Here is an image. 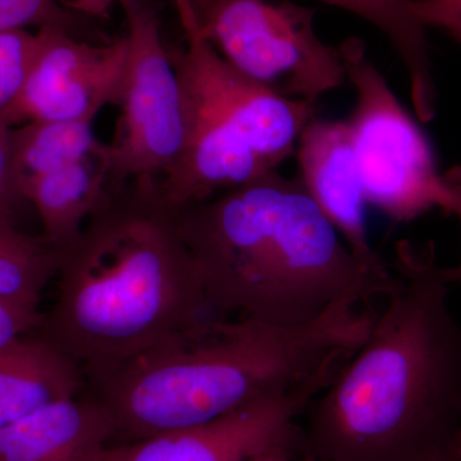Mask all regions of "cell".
Instances as JSON below:
<instances>
[{"mask_svg":"<svg viewBox=\"0 0 461 461\" xmlns=\"http://www.w3.org/2000/svg\"><path fill=\"white\" fill-rule=\"evenodd\" d=\"M364 344L306 409L300 456L427 461L461 448V324L433 244L396 245Z\"/></svg>","mask_w":461,"mask_h":461,"instance_id":"cell-1","label":"cell"},{"mask_svg":"<svg viewBox=\"0 0 461 461\" xmlns=\"http://www.w3.org/2000/svg\"><path fill=\"white\" fill-rule=\"evenodd\" d=\"M375 317L348 300L293 326L212 314L173 330L91 384L113 415L112 445L199 426L266 397L321 393Z\"/></svg>","mask_w":461,"mask_h":461,"instance_id":"cell-2","label":"cell"},{"mask_svg":"<svg viewBox=\"0 0 461 461\" xmlns=\"http://www.w3.org/2000/svg\"><path fill=\"white\" fill-rule=\"evenodd\" d=\"M175 213L214 315L293 326L393 286V267L355 256L299 178L272 172Z\"/></svg>","mask_w":461,"mask_h":461,"instance_id":"cell-3","label":"cell"},{"mask_svg":"<svg viewBox=\"0 0 461 461\" xmlns=\"http://www.w3.org/2000/svg\"><path fill=\"white\" fill-rule=\"evenodd\" d=\"M56 277V303L39 332L90 384L171 330L213 314L157 182L109 190L80 235L58 250Z\"/></svg>","mask_w":461,"mask_h":461,"instance_id":"cell-4","label":"cell"},{"mask_svg":"<svg viewBox=\"0 0 461 461\" xmlns=\"http://www.w3.org/2000/svg\"><path fill=\"white\" fill-rule=\"evenodd\" d=\"M184 47L171 54L184 103L180 157L163 180L187 205L259 180L295 154L317 104L282 96L241 74L200 29L190 0H172Z\"/></svg>","mask_w":461,"mask_h":461,"instance_id":"cell-5","label":"cell"},{"mask_svg":"<svg viewBox=\"0 0 461 461\" xmlns=\"http://www.w3.org/2000/svg\"><path fill=\"white\" fill-rule=\"evenodd\" d=\"M339 48L346 81L357 95L348 123L366 204L399 223L433 209L456 214L461 168L438 171L426 133L372 62L362 39L350 36Z\"/></svg>","mask_w":461,"mask_h":461,"instance_id":"cell-6","label":"cell"},{"mask_svg":"<svg viewBox=\"0 0 461 461\" xmlns=\"http://www.w3.org/2000/svg\"><path fill=\"white\" fill-rule=\"evenodd\" d=\"M190 2L206 39L251 80L313 104L344 86L341 51L318 35L314 8L293 0Z\"/></svg>","mask_w":461,"mask_h":461,"instance_id":"cell-7","label":"cell"},{"mask_svg":"<svg viewBox=\"0 0 461 461\" xmlns=\"http://www.w3.org/2000/svg\"><path fill=\"white\" fill-rule=\"evenodd\" d=\"M126 17L127 57L113 102L120 108L107 145L108 187L162 180L180 157L184 103L172 56L153 9L120 0Z\"/></svg>","mask_w":461,"mask_h":461,"instance_id":"cell-8","label":"cell"},{"mask_svg":"<svg viewBox=\"0 0 461 461\" xmlns=\"http://www.w3.org/2000/svg\"><path fill=\"white\" fill-rule=\"evenodd\" d=\"M320 391L266 397L187 429L105 446L89 461H248L263 455L300 456V420Z\"/></svg>","mask_w":461,"mask_h":461,"instance_id":"cell-9","label":"cell"},{"mask_svg":"<svg viewBox=\"0 0 461 461\" xmlns=\"http://www.w3.org/2000/svg\"><path fill=\"white\" fill-rule=\"evenodd\" d=\"M126 57V38L93 45L71 38L65 27H41L25 83L0 115L12 127L95 120L113 102Z\"/></svg>","mask_w":461,"mask_h":461,"instance_id":"cell-10","label":"cell"},{"mask_svg":"<svg viewBox=\"0 0 461 461\" xmlns=\"http://www.w3.org/2000/svg\"><path fill=\"white\" fill-rule=\"evenodd\" d=\"M295 154L297 178L345 244L373 268H390L391 262L379 256L369 241L366 200L348 121L315 117L300 135Z\"/></svg>","mask_w":461,"mask_h":461,"instance_id":"cell-11","label":"cell"},{"mask_svg":"<svg viewBox=\"0 0 461 461\" xmlns=\"http://www.w3.org/2000/svg\"><path fill=\"white\" fill-rule=\"evenodd\" d=\"M115 432L104 402L77 396L0 429V461H89L113 444Z\"/></svg>","mask_w":461,"mask_h":461,"instance_id":"cell-12","label":"cell"},{"mask_svg":"<svg viewBox=\"0 0 461 461\" xmlns=\"http://www.w3.org/2000/svg\"><path fill=\"white\" fill-rule=\"evenodd\" d=\"M85 384L80 366L39 330L17 339L0 348V429L80 396Z\"/></svg>","mask_w":461,"mask_h":461,"instance_id":"cell-13","label":"cell"},{"mask_svg":"<svg viewBox=\"0 0 461 461\" xmlns=\"http://www.w3.org/2000/svg\"><path fill=\"white\" fill-rule=\"evenodd\" d=\"M108 193L107 145L96 156L21 185L23 199L41 217V238L57 250L80 235Z\"/></svg>","mask_w":461,"mask_h":461,"instance_id":"cell-14","label":"cell"},{"mask_svg":"<svg viewBox=\"0 0 461 461\" xmlns=\"http://www.w3.org/2000/svg\"><path fill=\"white\" fill-rule=\"evenodd\" d=\"M344 9L382 32L396 51L408 75L411 96L426 103L435 98L437 87L430 62L427 30L412 14L414 0H320Z\"/></svg>","mask_w":461,"mask_h":461,"instance_id":"cell-15","label":"cell"},{"mask_svg":"<svg viewBox=\"0 0 461 461\" xmlns=\"http://www.w3.org/2000/svg\"><path fill=\"white\" fill-rule=\"evenodd\" d=\"M95 120L42 121L14 127L12 158L18 186L38 176L66 168L96 154Z\"/></svg>","mask_w":461,"mask_h":461,"instance_id":"cell-16","label":"cell"},{"mask_svg":"<svg viewBox=\"0 0 461 461\" xmlns=\"http://www.w3.org/2000/svg\"><path fill=\"white\" fill-rule=\"evenodd\" d=\"M57 267L58 250L41 236L27 235L14 222L0 221V299L39 308Z\"/></svg>","mask_w":461,"mask_h":461,"instance_id":"cell-17","label":"cell"},{"mask_svg":"<svg viewBox=\"0 0 461 461\" xmlns=\"http://www.w3.org/2000/svg\"><path fill=\"white\" fill-rule=\"evenodd\" d=\"M36 48V33L0 32V113L16 99L25 83Z\"/></svg>","mask_w":461,"mask_h":461,"instance_id":"cell-18","label":"cell"},{"mask_svg":"<svg viewBox=\"0 0 461 461\" xmlns=\"http://www.w3.org/2000/svg\"><path fill=\"white\" fill-rule=\"evenodd\" d=\"M68 18L57 0H0V32L27 27L62 26Z\"/></svg>","mask_w":461,"mask_h":461,"instance_id":"cell-19","label":"cell"},{"mask_svg":"<svg viewBox=\"0 0 461 461\" xmlns=\"http://www.w3.org/2000/svg\"><path fill=\"white\" fill-rule=\"evenodd\" d=\"M12 130L0 115V221L9 222H14V212L25 200L14 176Z\"/></svg>","mask_w":461,"mask_h":461,"instance_id":"cell-20","label":"cell"},{"mask_svg":"<svg viewBox=\"0 0 461 461\" xmlns=\"http://www.w3.org/2000/svg\"><path fill=\"white\" fill-rule=\"evenodd\" d=\"M412 14L424 29H436L461 45V0H414Z\"/></svg>","mask_w":461,"mask_h":461,"instance_id":"cell-21","label":"cell"},{"mask_svg":"<svg viewBox=\"0 0 461 461\" xmlns=\"http://www.w3.org/2000/svg\"><path fill=\"white\" fill-rule=\"evenodd\" d=\"M42 318L38 306L0 299V348L41 329Z\"/></svg>","mask_w":461,"mask_h":461,"instance_id":"cell-22","label":"cell"},{"mask_svg":"<svg viewBox=\"0 0 461 461\" xmlns=\"http://www.w3.org/2000/svg\"><path fill=\"white\" fill-rule=\"evenodd\" d=\"M115 5H120V0H67L65 8L87 16L102 17Z\"/></svg>","mask_w":461,"mask_h":461,"instance_id":"cell-23","label":"cell"},{"mask_svg":"<svg viewBox=\"0 0 461 461\" xmlns=\"http://www.w3.org/2000/svg\"><path fill=\"white\" fill-rule=\"evenodd\" d=\"M248 461H320V460H315V459H313V457H308V456H290V455L273 454V455H263V456L254 457V459H250Z\"/></svg>","mask_w":461,"mask_h":461,"instance_id":"cell-24","label":"cell"},{"mask_svg":"<svg viewBox=\"0 0 461 461\" xmlns=\"http://www.w3.org/2000/svg\"><path fill=\"white\" fill-rule=\"evenodd\" d=\"M455 215L459 218L461 223V205ZM446 272H447L448 280H450L451 284H461V262L459 266L446 268Z\"/></svg>","mask_w":461,"mask_h":461,"instance_id":"cell-25","label":"cell"},{"mask_svg":"<svg viewBox=\"0 0 461 461\" xmlns=\"http://www.w3.org/2000/svg\"><path fill=\"white\" fill-rule=\"evenodd\" d=\"M427 461H461V448L459 450L451 451L439 455V456L433 457V459Z\"/></svg>","mask_w":461,"mask_h":461,"instance_id":"cell-26","label":"cell"},{"mask_svg":"<svg viewBox=\"0 0 461 461\" xmlns=\"http://www.w3.org/2000/svg\"><path fill=\"white\" fill-rule=\"evenodd\" d=\"M59 5H62V7H65L67 0H57Z\"/></svg>","mask_w":461,"mask_h":461,"instance_id":"cell-27","label":"cell"}]
</instances>
